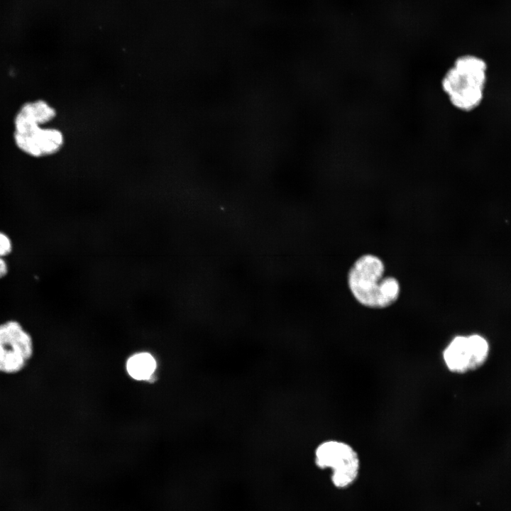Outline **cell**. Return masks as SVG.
I'll use <instances>...</instances> for the list:
<instances>
[{
  "label": "cell",
  "mask_w": 511,
  "mask_h": 511,
  "mask_svg": "<svg viewBox=\"0 0 511 511\" xmlns=\"http://www.w3.org/2000/svg\"><path fill=\"white\" fill-rule=\"evenodd\" d=\"M156 361L148 353L143 352L131 356L127 361L128 375L137 380H149L156 369Z\"/></svg>",
  "instance_id": "8"
},
{
  "label": "cell",
  "mask_w": 511,
  "mask_h": 511,
  "mask_svg": "<svg viewBox=\"0 0 511 511\" xmlns=\"http://www.w3.org/2000/svg\"><path fill=\"white\" fill-rule=\"evenodd\" d=\"M9 271V264L5 258L0 257V279L5 278Z\"/></svg>",
  "instance_id": "10"
},
{
  "label": "cell",
  "mask_w": 511,
  "mask_h": 511,
  "mask_svg": "<svg viewBox=\"0 0 511 511\" xmlns=\"http://www.w3.org/2000/svg\"><path fill=\"white\" fill-rule=\"evenodd\" d=\"M491 351L489 340L473 333L454 336L442 352L445 366L452 373L465 374L480 368L488 361Z\"/></svg>",
  "instance_id": "5"
},
{
  "label": "cell",
  "mask_w": 511,
  "mask_h": 511,
  "mask_svg": "<svg viewBox=\"0 0 511 511\" xmlns=\"http://www.w3.org/2000/svg\"><path fill=\"white\" fill-rule=\"evenodd\" d=\"M13 243L11 238L4 231L0 230V257L6 258L12 253Z\"/></svg>",
  "instance_id": "9"
},
{
  "label": "cell",
  "mask_w": 511,
  "mask_h": 511,
  "mask_svg": "<svg viewBox=\"0 0 511 511\" xmlns=\"http://www.w3.org/2000/svg\"><path fill=\"white\" fill-rule=\"evenodd\" d=\"M486 61L473 54L455 59L443 75L440 86L449 103L463 112H471L483 101L488 78Z\"/></svg>",
  "instance_id": "2"
},
{
  "label": "cell",
  "mask_w": 511,
  "mask_h": 511,
  "mask_svg": "<svg viewBox=\"0 0 511 511\" xmlns=\"http://www.w3.org/2000/svg\"><path fill=\"white\" fill-rule=\"evenodd\" d=\"M56 116L55 109L43 99L27 101L18 109L13 118V126L27 124L44 125Z\"/></svg>",
  "instance_id": "7"
},
{
  "label": "cell",
  "mask_w": 511,
  "mask_h": 511,
  "mask_svg": "<svg viewBox=\"0 0 511 511\" xmlns=\"http://www.w3.org/2000/svg\"><path fill=\"white\" fill-rule=\"evenodd\" d=\"M13 138L18 150L33 158L55 154L64 143V136L60 131L43 128L38 124L14 126Z\"/></svg>",
  "instance_id": "6"
},
{
  "label": "cell",
  "mask_w": 511,
  "mask_h": 511,
  "mask_svg": "<svg viewBox=\"0 0 511 511\" xmlns=\"http://www.w3.org/2000/svg\"><path fill=\"white\" fill-rule=\"evenodd\" d=\"M314 461L321 469L331 470V481L337 488H346L357 479L360 458L348 444L339 440L322 442L315 449Z\"/></svg>",
  "instance_id": "3"
},
{
  "label": "cell",
  "mask_w": 511,
  "mask_h": 511,
  "mask_svg": "<svg viewBox=\"0 0 511 511\" xmlns=\"http://www.w3.org/2000/svg\"><path fill=\"white\" fill-rule=\"evenodd\" d=\"M383 259L373 253L358 257L346 274V284L353 298L361 306L374 309L391 307L401 293L398 279L385 275Z\"/></svg>",
  "instance_id": "1"
},
{
  "label": "cell",
  "mask_w": 511,
  "mask_h": 511,
  "mask_svg": "<svg viewBox=\"0 0 511 511\" xmlns=\"http://www.w3.org/2000/svg\"><path fill=\"white\" fill-rule=\"evenodd\" d=\"M34 342L30 332L16 319L0 323V373L15 375L32 359Z\"/></svg>",
  "instance_id": "4"
}]
</instances>
